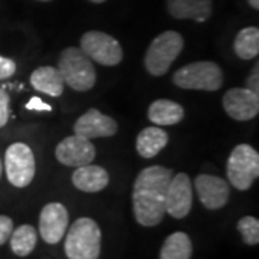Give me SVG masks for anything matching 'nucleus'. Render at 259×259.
Instances as JSON below:
<instances>
[{
	"label": "nucleus",
	"mask_w": 259,
	"mask_h": 259,
	"mask_svg": "<svg viewBox=\"0 0 259 259\" xmlns=\"http://www.w3.org/2000/svg\"><path fill=\"white\" fill-rule=\"evenodd\" d=\"M173 171L163 166H150L140 171L133 189L136 221L143 226H156L166 214V193Z\"/></svg>",
	"instance_id": "f257e3e1"
},
{
	"label": "nucleus",
	"mask_w": 259,
	"mask_h": 259,
	"mask_svg": "<svg viewBox=\"0 0 259 259\" xmlns=\"http://www.w3.org/2000/svg\"><path fill=\"white\" fill-rule=\"evenodd\" d=\"M65 253L69 259H98L101 253V229L91 218L72 223L65 239Z\"/></svg>",
	"instance_id": "f03ea898"
},
{
	"label": "nucleus",
	"mask_w": 259,
	"mask_h": 259,
	"mask_svg": "<svg viewBox=\"0 0 259 259\" xmlns=\"http://www.w3.org/2000/svg\"><path fill=\"white\" fill-rule=\"evenodd\" d=\"M58 69L64 78L65 85L75 91L85 93L95 85L97 74L93 61L79 48H66L58 61Z\"/></svg>",
	"instance_id": "7ed1b4c3"
},
{
	"label": "nucleus",
	"mask_w": 259,
	"mask_h": 259,
	"mask_svg": "<svg viewBox=\"0 0 259 259\" xmlns=\"http://www.w3.org/2000/svg\"><path fill=\"white\" fill-rule=\"evenodd\" d=\"M183 47H185L183 37L175 30H166L160 33L157 37H154L144 58V65L148 74L161 76L168 72L171 64L183 51Z\"/></svg>",
	"instance_id": "20e7f679"
},
{
	"label": "nucleus",
	"mask_w": 259,
	"mask_h": 259,
	"mask_svg": "<svg viewBox=\"0 0 259 259\" xmlns=\"http://www.w3.org/2000/svg\"><path fill=\"white\" fill-rule=\"evenodd\" d=\"M173 82L183 90L218 91L223 83V72L218 64L200 61L177 69L173 75Z\"/></svg>",
	"instance_id": "39448f33"
},
{
	"label": "nucleus",
	"mask_w": 259,
	"mask_h": 259,
	"mask_svg": "<svg viewBox=\"0 0 259 259\" xmlns=\"http://www.w3.org/2000/svg\"><path fill=\"white\" fill-rule=\"evenodd\" d=\"M228 179L238 190H248L259 176V154L249 144H239L228 158Z\"/></svg>",
	"instance_id": "423d86ee"
},
{
	"label": "nucleus",
	"mask_w": 259,
	"mask_h": 259,
	"mask_svg": "<svg viewBox=\"0 0 259 259\" xmlns=\"http://www.w3.org/2000/svg\"><path fill=\"white\" fill-rule=\"evenodd\" d=\"M81 51L88 56L91 61L105 66H115L122 61V48L115 37L110 36L108 33L90 30L83 33L81 37Z\"/></svg>",
	"instance_id": "0eeeda50"
},
{
	"label": "nucleus",
	"mask_w": 259,
	"mask_h": 259,
	"mask_svg": "<svg viewBox=\"0 0 259 259\" xmlns=\"http://www.w3.org/2000/svg\"><path fill=\"white\" fill-rule=\"evenodd\" d=\"M5 168L8 180L15 187L30 185L36 171V163L30 147L23 143L12 144L5 154Z\"/></svg>",
	"instance_id": "6e6552de"
},
{
	"label": "nucleus",
	"mask_w": 259,
	"mask_h": 259,
	"mask_svg": "<svg viewBox=\"0 0 259 259\" xmlns=\"http://www.w3.org/2000/svg\"><path fill=\"white\" fill-rule=\"evenodd\" d=\"M193 204V187L190 177L186 173H179L171 177L166 193V213L171 218H186Z\"/></svg>",
	"instance_id": "1a4fd4ad"
},
{
	"label": "nucleus",
	"mask_w": 259,
	"mask_h": 259,
	"mask_svg": "<svg viewBox=\"0 0 259 259\" xmlns=\"http://www.w3.org/2000/svg\"><path fill=\"white\" fill-rule=\"evenodd\" d=\"M55 156L64 166L81 167L91 164L95 158V147L91 140L79 136H69L56 146Z\"/></svg>",
	"instance_id": "9d476101"
},
{
	"label": "nucleus",
	"mask_w": 259,
	"mask_h": 259,
	"mask_svg": "<svg viewBox=\"0 0 259 259\" xmlns=\"http://www.w3.org/2000/svg\"><path fill=\"white\" fill-rule=\"evenodd\" d=\"M222 105L233 120H252L259 112V94L248 88H232L223 95Z\"/></svg>",
	"instance_id": "9b49d317"
},
{
	"label": "nucleus",
	"mask_w": 259,
	"mask_h": 259,
	"mask_svg": "<svg viewBox=\"0 0 259 259\" xmlns=\"http://www.w3.org/2000/svg\"><path fill=\"white\" fill-rule=\"evenodd\" d=\"M68 222L69 216L64 204L56 202L47 204L39 216V232L42 239L51 245L58 243L65 236Z\"/></svg>",
	"instance_id": "f8f14e48"
},
{
	"label": "nucleus",
	"mask_w": 259,
	"mask_h": 259,
	"mask_svg": "<svg viewBox=\"0 0 259 259\" xmlns=\"http://www.w3.org/2000/svg\"><path fill=\"white\" fill-rule=\"evenodd\" d=\"M194 187L202 204L209 210H218L229 202V185L222 177L199 175L194 180Z\"/></svg>",
	"instance_id": "ddd939ff"
},
{
	"label": "nucleus",
	"mask_w": 259,
	"mask_h": 259,
	"mask_svg": "<svg viewBox=\"0 0 259 259\" xmlns=\"http://www.w3.org/2000/svg\"><path fill=\"white\" fill-rule=\"evenodd\" d=\"M118 125L114 118L91 108L81 115L74 125V133L79 137L93 140L100 137H111L117 133Z\"/></svg>",
	"instance_id": "4468645a"
},
{
	"label": "nucleus",
	"mask_w": 259,
	"mask_h": 259,
	"mask_svg": "<svg viewBox=\"0 0 259 259\" xmlns=\"http://www.w3.org/2000/svg\"><path fill=\"white\" fill-rule=\"evenodd\" d=\"M72 183L78 189L87 193H97L104 190L110 183V176L105 168L94 164L78 167L72 175Z\"/></svg>",
	"instance_id": "2eb2a0df"
},
{
	"label": "nucleus",
	"mask_w": 259,
	"mask_h": 259,
	"mask_svg": "<svg viewBox=\"0 0 259 259\" xmlns=\"http://www.w3.org/2000/svg\"><path fill=\"white\" fill-rule=\"evenodd\" d=\"M167 9L176 19L206 22L212 15V0H167Z\"/></svg>",
	"instance_id": "dca6fc26"
},
{
	"label": "nucleus",
	"mask_w": 259,
	"mask_h": 259,
	"mask_svg": "<svg viewBox=\"0 0 259 259\" xmlns=\"http://www.w3.org/2000/svg\"><path fill=\"white\" fill-rule=\"evenodd\" d=\"M30 83L39 93L47 94L51 97L62 95L65 82L58 68L54 66H40L30 75Z\"/></svg>",
	"instance_id": "f3484780"
},
{
	"label": "nucleus",
	"mask_w": 259,
	"mask_h": 259,
	"mask_svg": "<svg viewBox=\"0 0 259 259\" xmlns=\"http://www.w3.org/2000/svg\"><path fill=\"white\" fill-rule=\"evenodd\" d=\"M167 143H168V134L164 130H161L160 127H147L141 130V133L137 136L136 148L143 158H151L156 157L166 147Z\"/></svg>",
	"instance_id": "a211bd4d"
},
{
	"label": "nucleus",
	"mask_w": 259,
	"mask_h": 259,
	"mask_svg": "<svg viewBox=\"0 0 259 259\" xmlns=\"http://www.w3.org/2000/svg\"><path fill=\"white\" fill-rule=\"evenodd\" d=\"M148 118L156 125H175L185 118V108L170 100H157L148 107Z\"/></svg>",
	"instance_id": "6ab92c4d"
},
{
	"label": "nucleus",
	"mask_w": 259,
	"mask_h": 259,
	"mask_svg": "<svg viewBox=\"0 0 259 259\" xmlns=\"http://www.w3.org/2000/svg\"><path fill=\"white\" fill-rule=\"evenodd\" d=\"M193 252V245L190 238L185 232H175L161 246L160 259H190Z\"/></svg>",
	"instance_id": "aec40b11"
},
{
	"label": "nucleus",
	"mask_w": 259,
	"mask_h": 259,
	"mask_svg": "<svg viewBox=\"0 0 259 259\" xmlns=\"http://www.w3.org/2000/svg\"><path fill=\"white\" fill-rule=\"evenodd\" d=\"M235 54L241 59H253L259 54V29L249 26L242 29L233 42Z\"/></svg>",
	"instance_id": "412c9836"
},
{
	"label": "nucleus",
	"mask_w": 259,
	"mask_h": 259,
	"mask_svg": "<svg viewBox=\"0 0 259 259\" xmlns=\"http://www.w3.org/2000/svg\"><path fill=\"white\" fill-rule=\"evenodd\" d=\"M36 242V231L30 225H22L10 235V248L18 256H28L29 253H32Z\"/></svg>",
	"instance_id": "4be33fe9"
},
{
	"label": "nucleus",
	"mask_w": 259,
	"mask_h": 259,
	"mask_svg": "<svg viewBox=\"0 0 259 259\" xmlns=\"http://www.w3.org/2000/svg\"><path fill=\"white\" fill-rule=\"evenodd\" d=\"M238 231L246 245H258L259 242V221L253 216H245L238 222Z\"/></svg>",
	"instance_id": "5701e85b"
},
{
	"label": "nucleus",
	"mask_w": 259,
	"mask_h": 259,
	"mask_svg": "<svg viewBox=\"0 0 259 259\" xmlns=\"http://www.w3.org/2000/svg\"><path fill=\"white\" fill-rule=\"evenodd\" d=\"M12 232H13V221L9 216L0 214V246L9 241Z\"/></svg>",
	"instance_id": "b1692460"
},
{
	"label": "nucleus",
	"mask_w": 259,
	"mask_h": 259,
	"mask_svg": "<svg viewBox=\"0 0 259 259\" xmlns=\"http://www.w3.org/2000/svg\"><path fill=\"white\" fill-rule=\"evenodd\" d=\"M9 95L0 88V127H5L9 121Z\"/></svg>",
	"instance_id": "393cba45"
},
{
	"label": "nucleus",
	"mask_w": 259,
	"mask_h": 259,
	"mask_svg": "<svg viewBox=\"0 0 259 259\" xmlns=\"http://www.w3.org/2000/svg\"><path fill=\"white\" fill-rule=\"evenodd\" d=\"M16 72V64L9 58L0 56V79H8Z\"/></svg>",
	"instance_id": "a878e982"
},
{
	"label": "nucleus",
	"mask_w": 259,
	"mask_h": 259,
	"mask_svg": "<svg viewBox=\"0 0 259 259\" xmlns=\"http://www.w3.org/2000/svg\"><path fill=\"white\" fill-rule=\"evenodd\" d=\"M246 88L253 91L255 94H259V64L255 65L253 71L246 79Z\"/></svg>",
	"instance_id": "bb28decb"
},
{
	"label": "nucleus",
	"mask_w": 259,
	"mask_h": 259,
	"mask_svg": "<svg viewBox=\"0 0 259 259\" xmlns=\"http://www.w3.org/2000/svg\"><path fill=\"white\" fill-rule=\"evenodd\" d=\"M26 108L28 110H36V111H51L52 110L51 105L45 104V102L42 101L40 98H37V97L30 98V101L26 104Z\"/></svg>",
	"instance_id": "cd10ccee"
},
{
	"label": "nucleus",
	"mask_w": 259,
	"mask_h": 259,
	"mask_svg": "<svg viewBox=\"0 0 259 259\" xmlns=\"http://www.w3.org/2000/svg\"><path fill=\"white\" fill-rule=\"evenodd\" d=\"M248 2H249V5L253 9H259V0H248Z\"/></svg>",
	"instance_id": "c85d7f7f"
},
{
	"label": "nucleus",
	"mask_w": 259,
	"mask_h": 259,
	"mask_svg": "<svg viewBox=\"0 0 259 259\" xmlns=\"http://www.w3.org/2000/svg\"><path fill=\"white\" fill-rule=\"evenodd\" d=\"M91 2H93V3H104L105 0H91Z\"/></svg>",
	"instance_id": "c756f323"
},
{
	"label": "nucleus",
	"mask_w": 259,
	"mask_h": 259,
	"mask_svg": "<svg viewBox=\"0 0 259 259\" xmlns=\"http://www.w3.org/2000/svg\"><path fill=\"white\" fill-rule=\"evenodd\" d=\"M2 171H3V164H2V161H0V177H2Z\"/></svg>",
	"instance_id": "7c9ffc66"
},
{
	"label": "nucleus",
	"mask_w": 259,
	"mask_h": 259,
	"mask_svg": "<svg viewBox=\"0 0 259 259\" xmlns=\"http://www.w3.org/2000/svg\"><path fill=\"white\" fill-rule=\"evenodd\" d=\"M39 2H51V0H39Z\"/></svg>",
	"instance_id": "2f4dec72"
}]
</instances>
